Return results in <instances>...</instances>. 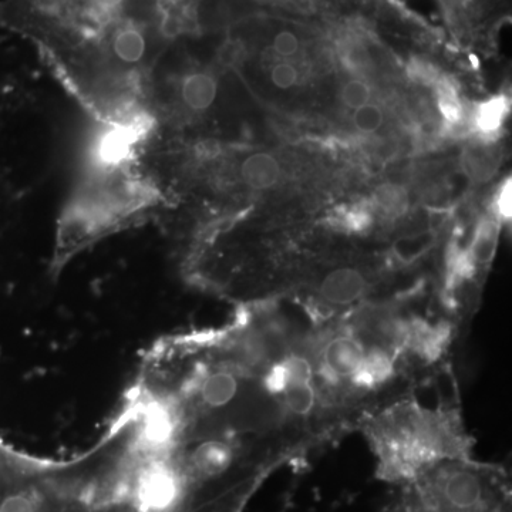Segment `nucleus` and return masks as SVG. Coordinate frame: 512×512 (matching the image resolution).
Segmentation results:
<instances>
[{
	"label": "nucleus",
	"instance_id": "obj_1",
	"mask_svg": "<svg viewBox=\"0 0 512 512\" xmlns=\"http://www.w3.org/2000/svg\"><path fill=\"white\" fill-rule=\"evenodd\" d=\"M140 141L119 130H110L101 141L99 161L60 217L50 268L53 275L100 239L143 221L164 201L161 191L151 181L141 180L131 164V150Z\"/></svg>",
	"mask_w": 512,
	"mask_h": 512
},
{
	"label": "nucleus",
	"instance_id": "obj_2",
	"mask_svg": "<svg viewBox=\"0 0 512 512\" xmlns=\"http://www.w3.org/2000/svg\"><path fill=\"white\" fill-rule=\"evenodd\" d=\"M412 392L380 407L359 424L377 461V476L397 487L431 467L470 457L473 440L454 400L427 406Z\"/></svg>",
	"mask_w": 512,
	"mask_h": 512
},
{
	"label": "nucleus",
	"instance_id": "obj_3",
	"mask_svg": "<svg viewBox=\"0 0 512 512\" xmlns=\"http://www.w3.org/2000/svg\"><path fill=\"white\" fill-rule=\"evenodd\" d=\"M409 484L439 512H511L507 471L473 456L443 461Z\"/></svg>",
	"mask_w": 512,
	"mask_h": 512
},
{
	"label": "nucleus",
	"instance_id": "obj_4",
	"mask_svg": "<svg viewBox=\"0 0 512 512\" xmlns=\"http://www.w3.org/2000/svg\"><path fill=\"white\" fill-rule=\"evenodd\" d=\"M217 77L205 70H191L175 77L168 94V107L174 106V113L195 114L207 113L217 101Z\"/></svg>",
	"mask_w": 512,
	"mask_h": 512
},
{
	"label": "nucleus",
	"instance_id": "obj_5",
	"mask_svg": "<svg viewBox=\"0 0 512 512\" xmlns=\"http://www.w3.org/2000/svg\"><path fill=\"white\" fill-rule=\"evenodd\" d=\"M242 185L252 192H264L281 181L282 168L278 158L268 151H254L242 158L237 168Z\"/></svg>",
	"mask_w": 512,
	"mask_h": 512
},
{
	"label": "nucleus",
	"instance_id": "obj_6",
	"mask_svg": "<svg viewBox=\"0 0 512 512\" xmlns=\"http://www.w3.org/2000/svg\"><path fill=\"white\" fill-rule=\"evenodd\" d=\"M500 224L497 218H485L477 225L473 232L470 245L463 252L471 271L474 268H485L493 261L500 241Z\"/></svg>",
	"mask_w": 512,
	"mask_h": 512
},
{
	"label": "nucleus",
	"instance_id": "obj_7",
	"mask_svg": "<svg viewBox=\"0 0 512 512\" xmlns=\"http://www.w3.org/2000/svg\"><path fill=\"white\" fill-rule=\"evenodd\" d=\"M498 167L494 141L480 140L464 148V174L474 183H487Z\"/></svg>",
	"mask_w": 512,
	"mask_h": 512
},
{
	"label": "nucleus",
	"instance_id": "obj_8",
	"mask_svg": "<svg viewBox=\"0 0 512 512\" xmlns=\"http://www.w3.org/2000/svg\"><path fill=\"white\" fill-rule=\"evenodd\" d=\"M508 101L505 97H494L484 101L473 114L474 128L483 136V140L494 141L498 131L507 120Z\"/></svg>",
	"mask_w": 512,
	"mask_h": 512
},
{
	"label": "nucleus",
	"instance_id": "obj_9",
	"mask_svg": "<svg viewBox=\"0 0 512 512\" xmlns=\"http://www.w3.org/2000/svg\"><path fill=\"white\" fill-rule=\"evenodd\" d=\"M373 204L384 218L396 220L409 210L410 198L403 185L384 183L376 188Z\"/></svg>",
	"mask_w": 512,
	"mask_h": 512
},
{
	"label": "nucleus",
	"instance_id": "obj_10",
	"mask_svg": "<svg viewBox=\"0 0 512 512\" xmlns=\"http://www.w3.org/2000/svg\"><path fill=\"white\" fill-rule=\"evenodd\" d=\"M382 512H439L413 484L397 485Z\"/></svg>",
	"mask_w": 512,
	"mask_h": 512
},
{
	"label": "nucleus",
	"instance_id": "obj_11",
	"mask_svg": "<svg viewBox=\"0 0 512 512\" xmlns=\"http://www.w3.org/2000/svg\"><path fill=\"white\" fill-rule=\"evenodd\" d=\"M384 120H386V113L376 103H367L356 109L353 114V126L365 136L376 134L384 126Z\"/></svg>",
	"mask_w": 512,
	"mask_h": 512
},
{
	"label": "nucleus",
	"instance_id": "obj_12",
	"mask_svg": "<svg viewBox=\"0 0 512 512\" xmlns=\"http://www.w3.org/2000/svg\"><path fill=\"white\" fill-rule=\"evenodd\" d=\"M299 80H301V72L291 60H279L269 72V82L275 89L284 90V92L298 86Z\"/></svg>",
	"mask_w": 512,
	"mask_h": 512
},
{
	"label": "nucleus",
	"instance_id": "obj_13",
	"mask_svg": "<svg viewBox=\"0 0 512 512\" xmlns=\"http://www.w3.org/2000/svg\"><path fill=\"white\" fill-rule=\"evenodd\" d=\"M372 87L365 80L353 79L346 83L342 89V100L349 109L356 110L370 103Z\"/></svg>",
	"mask_w": 512,
	"mask_h": 512
},
{
	"label": "nucleus",
	"instance_id": "obj_14",
	"mask_svg": "<svg viewBox=\"0 0 512 512\" xmlns=\"http://www.w3.org/2000/svg\"><path fill=\"white\" fill-rule=\"evenodd\" d=\"M271 50L281 60H291L301 52V39L292 30H281L272 40Z\"/></svg>",
	"mask_w": 512,
	"mask_h": 512
},
{
	"label": "nucleus",
	"instance_id": "obj_15",
	"mask_svg": "<svg viewBox=\"0 0 512 512\" xmlns=\"http://www.w3.org/2000/svg\"><path fill=\"white\" fill-rule=\"evenodd\" d=\"M511 195V180L508 178V180L498 188L497 194H495V218H497L498 221L510 220Z\"/></svg>",
	"mask_w": 512,
	"mask_h": 512
}]
</instances>
